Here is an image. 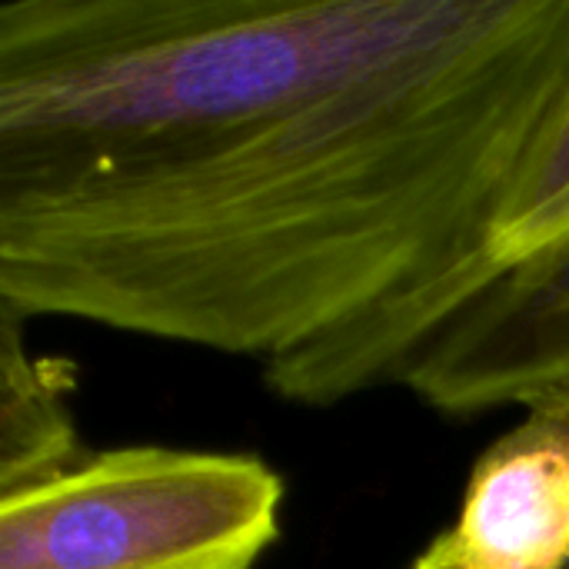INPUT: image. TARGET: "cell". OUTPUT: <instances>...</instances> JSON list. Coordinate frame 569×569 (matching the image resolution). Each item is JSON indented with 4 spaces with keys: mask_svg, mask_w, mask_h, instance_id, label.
Wrapping results in <instances>:
<instances>
[{
    "mask_svg": "<svg viewBox=\"0 0 569 569\" xmlns=\"http://www.w3.org/2000/svg\"><path fill=\"white\" fill-rule=\"evenodd\" d=\"M567 110L569 0H7L0 310L383 390Z\"/></svg>",
    "mask_w": 569,
    "mask_h": 569,
    "instance_id": "1",
    "label": "cell"
},
{
    "mask_svg": "<svg viewBox=\"0 0 569 569\" xmlns=\"http://www.w3.org/2000/svg\"><path fill=\"white\" fill-rule=\"evenodd\" d=\"M569 247V190L563 197H557L550 207H543L540 213H533L530 220L517 223L510 233H503V240L497 243V270L543 257V253H557Z\"/></svg>",
    "mask_w": 569,
    "mask_h": 569,
    "instance_id": "6",
    "label": "cell"
},
{
    "mask_svg": "<svg viewBox=\"0 0 569 569\" xmlns=\"http://www.w3.org/2000/svg\"><path fill=\"white\" fill-rule=\"evenodd\" d=\"M390 387L453 417L569 390V247L497 270L407 353Z\"/></svg>",
    "mask_w": 569,
    "mask_h": 569,
    "instance_id": "3",
    "label": "cell"
},
{
    "mask_svg": "<svg viewBox=\"0 0 569 569\" xmlns=\"http://www.w3.org/2000/svg\"><path fill=\"white\" fill-rule=\"evenodd\" d=\"M0 493H10L63 473L90 450L70 410L73 367L33 357L17 313L0 310Z\"/></svg>",
    "mask_w": 569,
    "mask_h": 569,
    "instance_id": "5",
    "label": "cell"
},
{
    "mask_svg": "<svg viewBox=\"0 0 569 569\" xmlns=\"http://www.w3.org/2000/svg\"><path fill=\"white\" fill-rule=\"evenodd\" d=\"M569 190V110L567 117H563V127H560V133H557V140H553V147H550V153L543 157V163H540V173H537V180H533V190H530V197H527V207H523V217L517 220V223H523V220H530L533 213H540L543 207H550L557 197H563ZM513 223V227H517ZM510 227V230H513ZM507 230V233H510ZM503 240V237H500Z\"/></svg>",
    "mask_w": 569,
    "mask_h": 569,
    "instance_id": "7",
    "label": "cell"
},
{
    "mask_svg": "<svg viewBox=\"0 0 569 569\" xmlns=\"http://www.w3.org/2000/svg\"><path fill=\"white\" fill-rule=\"evenodd\" d=\"M523 410L470 470L447 530L460 569H569V390Z\"/></svg>",
    "mask_w": 569,
    "mask_h": 569,
    "instance_id": "4",
    "label": "cell"
},
{
    "mask_svg": "<svg viewBox=\"0 0 569 569\" xmlns=\"http://www.w3.org/2000/svg\"><path fill=\"white\" fill-rule=\"evenodd\" d=\"M287 483L253 453L90 450L0 493V569H253Z\"/></svg>",
    "mask_w": 569,
    "mask_h": 569,
    "instance_id": "2",
    "label": "cell"
},
{
    "mask_svg": "<svg viewBox=\"0 0 569 569\" xmlns=\"http://www.w3.org/2000/svg\"><path fill=\"white\" fill-rule=\"evenodd\" d=\"M410 569H460L457 553H453V543H450V533L443 530L440 537H433L430 547L410 563Z\"/></svg>",
    "mask_w": 569,
    "mask_h": 569,
    "instance_id": "8",
    "label": "cell"
}]
</instances>
